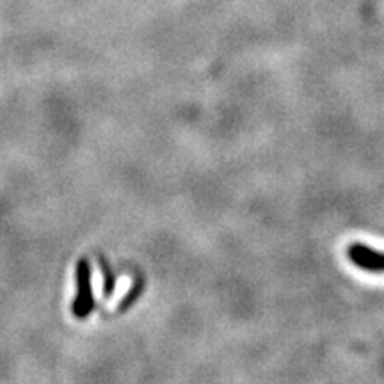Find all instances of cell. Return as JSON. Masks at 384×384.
<instances>
[{
    "mask_svg": "<svg viewBox=\"0 0 384 384\" xmlns=\"http://www.w3.org/2000/svg\"><path fill=\"white\" fill-rule=\"evenodd\" d=\"M94 308L93 286H91V265L86 258L77 265V299L73 301L72 312L77 319H87Z\"/></svg>",
    "mask_w": 384,
    "mask_h": 384,
    "instance_id": "1",
    "label": "cell"
},
{
    "mask_svg": "<svg viewBox=\"0 0 384 384\" xmlns=\"http://www.w3.org/2000/svg\"><path fill=\"white\" fill-rule=\"evenodd\" d=\"M98 264H100V267H102V274H103V295H106V298H111V295L114 294V290H116V276L113 274V271H111L106 258L100 256Z\"/></svg>",
    "mask_w": 384,
    "mask_h": 384,
    "instance_id": "3",
    "label": "cell"
},
{
    "mask_svg": "<svg viewBox=\"0 0 384 384\" xmlns=\"http://www.w3.org/2000/svg\"><path fill=\"white\" fill-rule=\"evenodd\" d=\"M347 254L349 260L363 271L384 272V253H379L365 244H352L349 246Z\"/></svg>",
    "mask_w": 384,
    "mask_h": 384,
    "instance_id": "2",
    "label": "cell"
},
{
    "mask_svg": "<svg viewBox=\"0 0 384 384\" xmlns=\"http://www.w3.org/2000/svg\"><path fill=\"white\" fill-rule=\"evenodd\" d=\"M142 288H145V286H142L141 281L135 283L134 288H132V290L128 292L127 295H125L123 303H121V306H120V310H125V308H128V306H132V303H134L135 299L139 298V294H141V292H142Z\"/></svg>",
    "mask_w": 384,
    "mask_h": 384,
    "instance_id": "4",
    "label": "cell"
}]
</instances>
